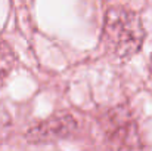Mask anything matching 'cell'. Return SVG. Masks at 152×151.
<instances>
[{
	"instance_id": "7a4b0ae2",
	"label": "cell",
	"mask_w": 152,
	"mask_h": 151,
	"mask_svg": "<svg viewBox=\"0 0 152 151\" xmlns=\"http://www.w3.org/2000/svg\"><path fill=\"white\" fill-rule=\"evenodd\" d=\"M77 127L78 124L72 114H68V113L55 114V116H50L49 119H45L39 122L37 124L31 126L25 133V139L30 144L56 142V141L69 138L77 130Z\"/></svg>"
},
{
	"instance_id": "277c9868",
	"label": "cell",
	"mask_w": 152,
	"mask_h": 151,
	"mask_svg": "<svg viewBox=\"0 0 152 151\" xmlns=\"http://www.w3.org/2000/svg\"><path fill=\"white\" fill-rule=\"evenodd\" d=\"M16 62L15 52L4 42H0V80H3L13 68Z\"/></svg>"
},
{
	"instance_id": "3957f363",
	"label": "cell",
	"mask_w": 152,
	"mask_h": 151,
	"mask_svg": "<svg viewBox=\"0 0 152 151\" xmlns=\"http://www.w3.org/2000/svg\"><path fill=\"white\" fill-rule=\"evenodd\" d=\"M105 124V132L108 141L114 147L120 148H136L140 147L136 123L132 116L126 113L124 108H117L109 113Z\"/></svg>"
},
{
	"instance_id": "6da1fadb",
	"label": "cell",
	"mask_w": 152,
	"mask_h": 151,
	"mask_svg": "<svg viewBox=\"0 0 152 151\" xmlns=\"http://www.w3.org/2000/svg\"><path fill=\"white\" fill-rule=\"evenodd\" d=\"M145 28L137 12L124 6L108 7L103 19L102 42L106 52L117 59H129L142 49Z\"/></svg>"
}]
</instances>
